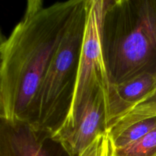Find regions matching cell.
<instances>
[{
	"mask_svg": "<svg viewBox=\"0 0 156 156\" xmlns=\"http://www.w3.org/2000/svg\"><path fill=\"white\" fill-rule=\"evenodd\" d=\"M156 93V76L145 74L120 84H110L106 93L107 122L116 120L140 104L151 100Z\"/></svg>",
	"mask_w": 156,
	"mask_h": 156,
	"instance_id": "obj_7",
	"label": "cell"
},
{
	"mask_svg": "<svg viewBox=\"0 0 156 156\" xmlns=\"http://www.w3.org/2000/svg\"><path fill=\"white\" fill-rule=\"evenodd\" d=\"M152 99H156V93H155V95L154 96V98H152Z\"/></svg>",
	"mask_w": 156,
	"mask_h": 156,
	"instance_id": "obj_13",
	"label": "cell"
},
{
	"mask_svg": "<svg viewBox=\"0 0 156 156\" xmlns=\"http://www.w3.org/2000/svg\"><path fill=\"white\" fill-rule=\"evenodd\" d=\"M108 143L107 135L101 136L96 139L79 156H102Z\"/></svg>",
	"mask_w": 156,
	"mask_h": 156,
	"instance_id": "obj_10",
	"label": "cell"
},
{
	"mask_svg": "<svg viewBox=\"0 0 156 156\" xmlns=\"http://www.w3.org/2000/svg\"><path fill=\"white\" fill-rule=\"evenodd\" d=\"M101 47L110 84L156 76V0H106Z\"/></svg>",
	"mask_w": 156,
	"mask_h": 156,
	"instance_id": "obj_2",
	"label": "cell"
},
{
	"mask_svg": "<svg viewBox=\"0 0 156 156\" xmlns=\"http://www.w3.org/2000/svg\"><path fill=\"white\" fill-rule=\"evenodd\" d=\"M156 126V101L140 104L108 127L107 138L112 150L133 144Z\"/></svg>",
	"mask_w": 156,
	"mask_h": 156,
	"instance_id": "obj_8",
	"label": "cell"
},
{
	"mask_svg": "<svg viewBox=\"0 0 156 156\" xmlns=\"http://www.w3.org/2000/svg\"><path fill=\"white\" fill-rule=\"evenodd\" d=\"M106 93L98 89L73 118L64 121L53 133L72 156H79L96 139L107 135Z\"/></svg>",
	"mask_w": 156,
	"mask_h": 156,
	"instance_id": "obj_5",
	"label": "cell"
},
{
	"mask_svg": "<svg viewBox=\"0 0 156 156\" xmlns=\"http://www.w3.org/2000/svg\"><path fill=\"white\" fill-rule=\"evenodd\" d=\"M82 1L58 2L50 6L41 0L27 2L24 16L3 46L2 117L31 122L43 78Z\"/></svg>",
	"mask_w": 156,
	"mask_h": 156,
	"instance_id": "obj_1",
	"label": "cell"
},
{
	"mask_svg": "<svg viewBox=\"0 0 156 156\" xmlns=\"http://www.w3.org/2000/svg\"><path fill=\"white\" fill-rule=\"evenodd\" d=\"M5 37L4 36L1 28H0V79H1V69L2 64V49L5 42ZM0 116H1V113H0Z\"/></svg>",
	"mask_w": 156,
	"mask_h": 156,
	"instance_id": "obj_11",
	"label": "cell"
},
{
	"mask_svg": "<svg viewBox=\"0 0 156 156\" xmlns=\"http://www.w3.org/2000/svg\"><path fill=\"white\" fill-rule=\"evenodd\" d=\"M102 156H112V153H111V147H110L108 140V143H107L106 148H105V152H104V154Z\"/></svg>",
	"mask_w": 156,
	"mask_h": 156,
	"instance_id": "obj_12",
	"label": "cell"
},
{
	"mask_svg": "<svg viewBox=\"0 0 156 156\" xmlns=\"http://www.w3.org/2000/svg\"><path fill=\"white\" fill-rule=\"evenodd\" d=\"M86 2L82 0L67 27L35 99L30 123L51 133L62 126L73 103L86 24Z\"/></svg>",
	"mask_w": 156,
	"mask_h": 156,
	"instance_id": "obj_3",
	"label": "cell"
},
{
	"mask_svg": "<svg viewBox=\"0 0 156 156\" xmlns=\"http://www.w3.org/2000/svg\"><path fill=\"white\" fill-rule=\"evenodd\" d=\"M106 0H87L86 24L74 97L66 120L73 118L94 91L107 93L110 82L101 47V23Z\"/></svg>",
	"mask_w": 156,
	"mask_h": 156,
	"instance_id": "obj_4",
	"label": "cell"
},
{
	"mask_svg": "<svg viewBox=\"0 0 156 156\" xmlns=\"http://www.w3.org/2000/svg\"><path fill=\"white\" fill-rule=\"evenodd\" d=\"M0 156H72L53 133L0 116Z\"/></svg>",
	"mask_w": 156,
	"mask_h": 156,
	"instance_id": "obj_6",
	"label": "cell"
},
{
	"mask_svg": "<svg viewBox=\"0 0 156 156\" xmlns=\"http://www.w3.org/2000/svg\"><path fill=\"white\" fill-rule=\"evenodd\" d=\"M111 150L112 156H156V126L133 144L118 150Z\"/></svg>",
	"mask_w": 156,
	"mask_h": 156,
	"instance_id": "obj_9",
	"label": "cell"
},
{
	"mask_svg": "<svg viewBox=\"0 0 156 156\" xmlns=\"http://www.w3.org/2000/svg\"><path fill=\"white\" fill-rule=\"evenodd\" d=\"M152 100H154V101H156V99H152Z\"/></svg>",
	"mask_w": 156,
	"mask_h": 156,
	"instance_id": "obj_14",
	"label": "cell"
}]
</instances>
